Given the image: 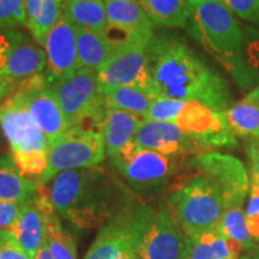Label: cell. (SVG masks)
Returning <instances> with one entry per match:
<instances>
[{
	"label": "cell",
	"mask_w": 259,
	"mask_h": 259,
	"mask_svg": "<svg viewBox=\"0 0 259 259\" xmlns=\"http://www.w3.org/2000/svg\"><path fill=\"white\" fill-rule=\"evenodd\" d=\"M147 53L150 92L155 97L198 102L219 113L229 108L232 94L228 84L185 42L168 35H154Z\"/></svg>",
	"instance_id": "1"
},
{
	"label": "cell",
	"mask_w": 259,
	"mask_h": 259,
	"mask_svg": "<svg viewBox=\"0 0 259 259\" xmlns=\"http://www.w3.org/2000/svg\"><path fill=\"white\" fill-rule=\"evenodd\" d=\"M187 30L232 74L242 77L244 35L235 15L220 0H190Z\"/></svg>",
	"instance_id": "2"
},
{
	"label": "cell",
	"mask_w": 259,
	"mask_h": 259,
	"mask_svg": "<svg viewBox=\"0 0 259 259\" xmlns=\"http://www.w3.org/2000/svg\"><path fill=\"white\" fill-rule=\"evenodd\" d=\"M132 250L144 259H187L189 236L167 208L134 204L128 211Z\"/></svg>",
	"instance_id": "3"
},
{
	"label": "cell",
	"mask_w": 259,
	"mask_h": 259,
	"mask_svg": "<svg viewBox=\"0 0 259 259\" xmlns=\"http://www.w3.org/2000/svg\"><path fill=\"white\" fill-rule=\"evenodd\" d=\"M132 193L116 178L100 167H92L88 181L72 211L66 216L79 229L99 228L134 205Z\"/></svg>",
	"instance_id": "4"
},
{
	"label": "cell",
	"mask_w": 259,
	"mask_h": 259,
	"mask_svg": "<svg viewBox=\"0 0 259 259\" xmlns=\"http://www.w3.org/2000/svg\"><path fill=\"white\" fill-rule=\"evenodd\" d=\"M167 209L185 234L193 236L218 227L225 203L215 184L199 173L171 191Z\"/></svg>",
	"instance_id": "5"
},
{
	"label": "cell",
	"mask_w": 259,
	"mask_h": 259,
	"mask_svg": "<svg viewBox=\"0 0 259 259\" xmlns=\"http://www.w3.org/2000/svg\"><path fill=\"white\" fill-rule=\"evenodd\" d=\"M106 155L105 141L99 130L70 128L48 148V167L37 184L46 185L64 170L95 167Z\"/></svg>",
	"instance_id": "6"
},
{
	"label": "cell",
	"mask_w": 259,
	"mask_h": 259,
	"mask_svg": "<svg viewBox=\"0 0 259 259\" xmlns=\"http://www.w3.org/2000/svg\"><path fill=\"white\" fill-rule=\"evenodd\" d=\"M52 92L63 109L70 128L105 109L97 71L79 67L71 76L51 80Z\"/></svg>",
	"instance_id": "7"
},
{
	"label": "cell",
	"mask_w": 259,
	"mask_h": 259,
	"mask_svg": "<svg viewBox=\"0 0 259 259\" xmlns=\"http://www.w3.org/2000/svg\"><path fill=\"white\" fill-rule=\"evenodd\" d=\"M109 160L130 186L136 190H153L163 185L176 173L178 158L139 148L134 141Z\"/></svg>",
	"instance_id": "8"
},
{
	"label": "cell",
	"mask_w": 259,
	"mask_h": 259,
	"mask_svg": "<svg viewBox=\"0 0 259 259\" xmlns=\"http://www.w3.org/2000/svg\"><path fill=\"white\" fill-rule=\"evenodd\" d=\"M50 83L42 73L36 74L19 83L15 93L27 106L51 145L69 131L70 125Z\"/></svg>",
	"instance_id": "9"
},
{
	"label": "cell",
	"mask_w": 259,
	"mask_h": 259,
	"mask_svg": "<svg viewBox=\"0 0 259 259\" xmlns=\"http://www.w3.org/2000/svg\"><path fill=\"white\" fill-rule=\"evenodd\" d=\"M200 174L208 177L222 194L225 210L241 206L251 183L244 163L232 155L206 151L192 161Z\"/></svg>",
	"instance_id": "10"
},
{
	"label": "cell",
	"mask_w": 259,
	"mask_h": 259,
	"mask_svg": "<svg viewBox=\"0 0 259 259\" xmlns=\"http://www.w3.org/2000/svg\"><path fill=\"white\" fill-rule=\"evenodd\" d=\"M148 45L127 44L115 48L111 57L97 69L101 88L141 87L150 92L148 72Z\"/></svg>",
	"instance_id": "11"
},
{
	"label": "cell",
	"mask_w": 259,
	"mask_h": 259,
	"mask_svg": "<svg viewBox=\"0 0 259 259\" xmlns=\"http://www.w3.org/2000/svg\"><path fill=\"white\" fill-rule=\"evenodd\" d=\"M0 127L8 139L11 154L48 151L50 142L15 92L0 106Z\"/></svg>",
	"instance_id": "12"
},
{
	"label": "cell",
	"mask_w": 259,
	"mask_h": 259,
	"mask_svg": "<svg viewBox=\"0 0 259 259\" xmlns=\"http://www.w3.org/2000/svg\"><path fill=\"white\" fill-rule=\"evenodd\" d=\"M174 124L198 143L203 150L235 145V137L227 128L222 113L198 102H185Z\"/></svg>",
	"instance_id": "13"
},
{
	"label": "cell",
	"mask_w": 259,
	"mask_h": 259,
	"mask_svg": "<svg viewBox=\"0 0 259 259\" xmlns=\"http://www.w3.org/2000/svg\"><path fill=\"white\" fill-rule=\"evenodd\" d=\"M44 47L52 76L51 80L71 76L79 69L76 25L64 12L47 35Z\"/></svg>",
	"instance_id": "14"
},
{
	"label": "cell",
	"mask_w": 259,
	"mask_h": 259,
	"mask_svg": "<svg viewBox=\"0 0 259 259\" xmlns=\"http://www.w3.org/2000/svg\"><path fill=\"white\" fill-rule=\"evenodd\" d=\"M135 143L139 148L176 158L203 151L198 143L174 122L144 120L136 135Z\"/></svg>",
	"instance_id": "15"
},
{
	"label": "cell",
	"mask_w": 259,
	"mask_h": 259,
	"mask_svg": "<svg viewBox=\"0 0 259 259\" xmlns=\"http://www.w3.org/2000/svg\"><path fill=\"white\" fill-rule=\"evenodd\" d=\"M6 32L11 40L6 61V76L9 79L18 85L30 77L41 74L47 67L46 52L24 37L22 32L15 30Z\"/></svg>",
	"instance_id": "16"
},
{
	"label": "cell",
	"mask_w": 259,
	"mask_h": 259,
	"mask_svg": "<svg viewBox=\"0 0 259 259\" xmlns=\"http://www.w3.org/2000/svg\"><path fill=\"white\" fill-rule=\"evenodd\" d=\"M131 206L100 229L84 259H130L134 252L128 222Z\"/></svg>",
	"instance_id": "17"
},
{
	"label": "cell",
	"mask_w": 259,
	"mask_h": 259,
	"mask_svg": "<svg viewBox=\"0 0 259 259\" xmlns=\"http://www.w3.org/2000/svg\"><path fill=\"white\" fill-rule=\"evenodd\" d=\"M108 27L150 42L154 37V23L138 0H103Z\"/></svg>",
	"instance_id": "18"
},
{
	"label": "cell",
	"mask_w": 259,
	"mask_h": 259,
	"mask_svg": "<svg viewBox=\"0 0 259 259\" xmlns=\"http://www.w3.org/2000/svg\"><path fill=\"white\" fill-rule=\"evenodd\" d=\"M143 122V116L120 109L106 108L100 120L99 130L105 141L108 157L115 156L126 144L134 142Z\"/></svg>",
	"instance_id": "19"
},
{
	"label": "cell",
	"mask_w": 259,
	"mask_h": 259,
	"mask_svg": "<svg viewBox=\"0 0 259 259\" xmlns=\"http://www.w3.org/2000/svg\"><path fill=\"white\" fill-rule=\"evenodd\" d=\"M12 235L32 259L47 241L46 219L44 212L37 208L32 197L24 203L21 215L10 229Z\"/></svg>",
	"instance_id": "20"
},
{
	"label": "cell",
	"mask_w": 259,
	"mask_h": 259,
	"mask_svg": "<svg viewBox=\"0 0 259 259\" xmlns=\"http://www.w3.org/2000/svg\"><path fill=\"white\" fill-rule=\"evenodd\" d=\"M187 259H238L241 246L227 239L218 227L189 236Z\"/></svg>",
	"instance_id": "21"
},
{
	"label": "cell",
	"mask_w": 259,
	"mask_h": 259,
	"mask_svg": "<svg viewBox=\"0 0 259 259\" xmlns=\"http://www.w3.org/2000/svg\"><path fill=\"white\" fill-rule=\"evenodd\" d=\"M37 189L36 181L22 176L11 154L0 155V200L25 203Z\"/></svg>",
	"instance_id": "22"
},
{
	"label": "cell",
	"mask_w": 259,
	"mask_h": 259,
	"mask_svg": "<svg viewBox=\"0 0 259 259\" xmlns=\"http://www.w3.org/2000/svg\"><path fill=\"white\" fill-rule=\"evenodd\" d=\"M106 108L120 109L132 114L143 116L156 97L141 87H116L101 88Z\"/></svg>",
	"instance_id": "23"
},
{
	"label": "cell",
	"mask_w": 259,
	"mask_h": 259,
	"mask_svg": "<svg viewBox=\"0 0 259 259\" xmlns=\"http://www.w3.org/2000/svg\"><path fill=\"white\" fill-rule=\"evenodd\" d=\"M63 12L77 27L103 32L108 27L103 0H63Z\"/></svg>",
	"instance_id": "24"
},
{
	"label": "cell",
	"mask_w": 259,
	"mask_h": 259,
	"mask_svg": "<svg viewBox=\"0 0 259 259\" xmlns=\"http://www.w3.org/2000/svg\"><path fill=\"white\" fill-rule=\"evenodd\" d=\"M77 52L79 67L97 70L112 56L114 46L102 32L77 27Z\"/></svg>",
	"instance_id": "25"
},
{
	"label": "cell",
	"mask_w": 259,
	"mask_h": 259,
	"mask_svg": "<svg viewBox=\"0 0 259 259\" xmlns=\"http://www.w3.org/2000/svg\"><path fill=\"white\" fill-rule=\"evenodd\" d=\"M154 24L184 28L189 23L190 0H139Z\"/></svg>",
	"instance_id": "26"
},
{
	"label": "cell",
	"mask_w": 259,
	"mask_h": 259,
	"mask_svg": "<svg viewBox=\"0 0 259 259\" xmlns=\"http://www.w3.org/2000/svg\"><path fill=\"white\" fill-rule=\"evenodd\" d=\"M227 128L239 137H259V108L241 100L222 112Z\"/></svg>",
	"instance_id": "27"
},
{
	"label": "cell",
	"mask_w": 259,
	"mask_h": 259,
	"mask_svg": "<svg viewBox=\"0 0 259 259\" xmlns=\"http://www.w3.org/2000/svg\"><path fill=\"white\" fill-rule=\"evenodd\" d=\"M218 228L227 239L241 246L242 250H251L254 247V239L251 236L246 226L245 212L242 211L241 206L226 209Z\"/></svg>",
	"instance_id": "28"
},
{
	"label": "cell",
	"mask_w": 259,
	"mask_h": 259,
	"mask_svg": "<svg viewBox=\"0 0 259 259\" xmlns=\"http://www.w3.org/2000/svg\"><path fill=\"white\" fill-rule=\"evenodd\" d=\"M63 14V5L57 0H45L44 8L38 17L28 25L32 37L41 46H45L47 35L50 34L52 28L59 21L60 16Z\"/></svg>",
	"instance_id": "29"
},
{
	"label": "cell",
	"mask_w": 259,
	"mask_h": 259,
	"mask_svg": "<svg viewBox=\"0 0 259 259\" xmlns=\"http://www.w3.org/2000/svg\"><path fill=\"white\" fill-rule=\"evenodd\" d=\"M11 155L22 176L36 183L48 167V151H22Z\"/></svg>",
	"instance_id": "30"
},
{
	"label": "cell",
	"mask_w": 259,
	"mask_h": 259,
	"mask_svg": "<svg viewBox=\"0 0 259 259\" xmlns=\"http://www.w3.org/2000/svg\"><path fill=\"white\" fill-rule=\"evenodd\" d=\"M27 27L25 0H0V31Z\"/></svg>",
	"instance_id": "31"
},
{
	"label": "cell",
	"mask_w": 259,
	"mask_h": 259,
	"mask_svg": "<svg viewBox=\"0 0 259 259\" xmlns=\"http://www.w3.org/2000/svg\"><path fill=\"white\" fill-rule=\"evenodd\" d=\"M46 244L54 259H77L76 239L70 232L61 228L47 233Z\"/></svg>",
	"instance_id": "32"
},
{
	"label": "cell",
	"mask_w": 259,
	"mask_h": 259,
	"mask_svg": "<svg viewBox=\"0 0 259 259\" xmlns=\"http://www.w3.org/2000/svg\"><path fill=\"white\" fill-rule=\"evenodd\" d=\"M184 105L185 101L167 99V97H156L149 107L148 112L145 113L144 120L174 122Z\"/></svg>",
	"instance_id": "33"
},
{
	"label": "cell",
	"mask_w": 259,
	"mask_h": 259,
	"mask_svg": "<svg viewBox=\"0 0 259 259\" xmlns=\"http://www.w3.org/2000/svg\"><path fill=\"white\" fill-rule=\"evenodd\" d=\"M246 226L254 240H259V183L252 178L250 200L245 213Z\"/></svg>",
	"instance_id": "34"
},
{
	"label": "cell",
	"mask_w": 259,
	"mask_h": 259,
	"mask_svg": "<svg viewBox=\"0 0 259 259\" xmlns=\"http://www.w3.org/2000/svg\"><path fill=\"white\" fill-rule=\"evenodd\" d=\"M239 18L248 22L259 19V0H220Z\"/></svg>",
	"instance_id": "35"
},
{
	"label": "cell",
	"mask_w": 259,
	"mask_h": 259,
	"mask_svg": "<svg viewBox=\"0 0 259 259\" xmlns=\"http://www.w3.org/2000/svg\"><path fill=\"white\" fill-rule=\"evenodd\" d=\"M0 259H31L10 231H0Z\"/></svg>",
	"instance_id": "36"
},
{
	"label": "cell",
	"mask_w": 259,
	"mask_h": 259,
	"mask_svg": "<svg viewBox=\"0 0 259 259\" xmlns=\"http://www.w3.org/2000/svg\"><path fill=\"white\" fill-rule=\"evenodd\" d=\"M10 47H11V40L8 32L0 34V89H6L14 93L17 85L6 76V61H8Z\"/></svg>",
	"instance_id": "37"
},
{
	"label": "cell",
	"mask_w": 259,
	"mask_h": 259,
	"mask_svg": "<svg viewBox=\"0 0 259 259\" xmlns=\"http://www.w3.org/2000/svg\"><path fill=\"white\" fill-rule=\"evenodd\" d=\"M24 203L0 200V231H10L21 215Z\"/></svg>",
	"instance_id": "38"
},
{
	"label": "cell",
	"mask_w": 259,
	"mask_h": 259,
	"mask_svg": "<svg viewBox=\"0 0 259 259\" xmlns=\"http://www.w3.org/2000/svg\"><path fill=\"white\" fill-rule=\"evenodd\" d=\"M244 63L251 70L259 72V38H252L247 41L245 47V54L242 57V64Z\"/></svg>",
	"instance_id": "39"
},
{
	"label": "cell",
	"mask_w": 259,
	"mask_h": 259,
	"mask_svg": "<svg viewBox=\"0 0 259 259\" xmlns=\"http://www.w3.org/2000/svg\"><path fill=\"white\" fill-rule=\"evenodd\" d=\"M247 153L251 162L252 178L259 183V138H253L250 141Z\"/></svg>",
	"instance_id": "40"
},
{
	"label": "cell",
	"mask_w": 259,
	"mask_h": 259,
	"mask_svg": "<svg viewBox=\"0 0 259 259\" xmlns=\"http://www.w3.org/2000/svg\"><path fill=\"white\" fill-rule=\"evenodd\" d=\"M45 0H25V15H27V27L35 22L40 16Z\"/></svg>",
	"instance_id": "41"
},
{
	"label": "cell",
	"mask_w": 259,
	"mask_h": 259,
	"mask_svg": "<svg viewBox=\"0 0 259 259\" xmlns=\"http://www.w3.org/2000/svg\"><path fill=\"white\" fill-rule=\"evenodd\" d=\"M242 100H244L245 102L251 103V105H253L257 107V108H259V84L253 90H252L251 93H248Z\"/></svg>",
	"instance_id": "42"
},
{
	"label": "cell",
	"mask_w": 259,
	"mask_h": 259,
	"mask_svg": "<svg viewBox=\"0 0 259 259\" xmlns=\"http://www.w3.org/2000/svg\"><path fill=\"white\" fill-rule=\"evenodd\" d=\"M32 259H54V257H53V254H52L50 247H48L46 244V245L42 246V247L40 248V251L35 254V257Z\"/></svg>",
	"instance_id": "43"
},
{
	"label": "cell",
	"mask_w": 259,
	"mask_h": 259,
	"mask_svg": "<svg viewBox=\"0 0 259 259\" xmlns=\"http://www.w3.org/2000/svg\"><path fill=\"white\" fill-rule=\"evenodd\" d=\"M10 93H11V92H9V90H6V89H0V101H2L4 97L8 96Z\"/></svg>",
	"instance_id": "44"
},
{
	"label": "cell",
	"mask_w": 259,
	"mask_h": 259,
	"mask_svg": "<svg viewBox=\"0 0 259 259\" xmlns=\"http://www.w3.org/2000/svg\"><path fill=\"white\" fill-rule=\"evenodd\" d=\"M130 259H144V258H142L141 255L136 253V252H132V253H131V257H130Z\"/></svg>",
	"instance_id": "45"
},
{
	"label": "cell",
	"mask_w": 259,
	"mask_h": 259,
	"mask_svg": "<svg viewBox=\"0 0 259 259\" xmlns=\"http://www.w3.org/2000/svg\"><path fill=\"white\" fill-rule=\"evenodd\" d=\"M241 259H253L252 257H248V255H245V257H242Z\"/></svg>",
	"instance_id": "46"
},
{
	"label": "cell",
	"mask_w": 259,
	"mask_h": 259,
	"mask_svg": "<svg viewBox=\"0 0 259 259\" xmlns=\"http://www.w3.org/2000/svg\"><path fill=\"white\" fill-rule=\"evenodd\" d=\"M57 2H59L60 4H63V0H57Z\"/></svg>",
	"instance_id": "47"
},
{
	"label": "cell",
	"mask_w": 259,
	"mask_h": 259,
	"mask_svg": "<svg viewBox=\"0 0 259 259\" xmlns=\"http://www.w3.org/2000/svg\"><path fill=\"white\" fill-rule=\"evenodd\" d=\"M0 147H2V141H0Z\"/></svg>",
	"instance_id": "48"
},
{
	"label": "cell",
	"mask_w": 259,
	"mask_h": 259,
	"mask_svg": "<svg viewBox=\"0 0 259 259\" xmlns=\"http://www.w3.org/2000/svg\"><path fill=\"white\" fill-rule=\"evenodd\" d=\"M258 138H259V137H258Z\"/></svg>",
	"instance_id": "49"
}]
</instances>
